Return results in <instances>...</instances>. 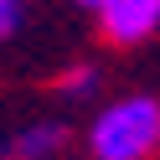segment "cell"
<instances>
[{
	"label": "cell",
	"instance_id": "1",
	"mask_svg": "<svg viewBox=\"0 0 160 160\" xmlns=\"http://www.w3.org/2000/svg\"><path fill=\"white\" fill-rule=\"evenodd\" d=\"M93 160H155L160 155V103L150 93H124L103 103L88 124Z\"/></svg>",
	"mask_w": 160,
	"mask_h": 160
},
{
	"label": "cell",
	"instance_id": "2",
	"mask_svg": "<svg viewBox=\"0 0 160 160\" xmlns=\"http://www.w3.org/2000/svg\"><path fill=\"white\" fill-rule=\"evenodd\" d=\"M98 31L108 47H139L160 31V0H103Z\"/></svg>",
	"mask_w": 160,
	"mask_h": 160
},
{
	"label": "cell",
	"instance_id": "3",
	"mask_svg": "<svg viewBox=\"0 0 160 160\" xmlns=\"http://www.w3.org/2000/svg\"><path fill=\"white\" fill-rule=\"evenodd\" d=\"M62 145H67V129L52 124V119H42V124L21 129V134L11 139V155H16V160H57Z\"/></svg>",
	"mask_w": 160,
	"mask_h": 160
},
{
	"label": "cell",
	"instance_id": "4",
	"mask_svg": "<svg viewBox=\"0 0 160 160\" xmlns=\"http://www.w3.org/2000/svg\"><path fill=\"white\" fill-rule=\"evenodd\" d=\"M93 88H98V67L93 62H72V67L57 72V93L62 98H88Z\"/></svg>",
	"mask_w": 160,
	"mask_h": 160
},
{
	"label": "cell",
	"instance_id": "5",
	"mask_svg": "<svg viewBox=\"0 0 160 160\" xmlns=\"http://www.w3.org/2000/svg\"><path fill=\"white\" fill-rule=\"evenodd\" d=\"M21 21H26V0H0V42L21 31Z\"/></svg>",
	"mask_w": 160,
	"mask_h": 160
},
{
	"label": "cell",
	"instance_id": "6",
	"mask_svg": "<svg viewBox=\"0 0 160 160\" xmlns=\"http://www.w3.org/2000/svg\"><path fill=\"white\" fill-rule=\"evenodd\" d=\"M72 5H83V11H98V5H103V0H72Z\"/></svg>",
	"mask_w": 160,
	"mask_h": 160
}]
</instances>
